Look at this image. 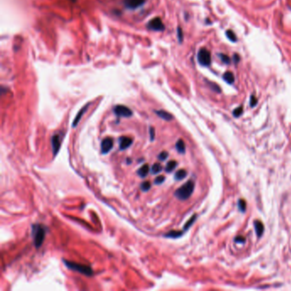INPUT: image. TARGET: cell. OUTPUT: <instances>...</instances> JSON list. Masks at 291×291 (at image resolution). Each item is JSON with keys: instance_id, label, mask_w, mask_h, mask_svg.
Here are the masks:
<instances>
[{"instance_id": "cell-1", "label": "cell", "mask_w": 291, "mask_h": 291, "mask_svg": "<svg viewBox=\"0 0 291 291\" xmlns=\"http://www.w3.org/2000/svg\"><path fill=\"white\" fill-rule=\"evenodd\" d=\"M47 228L41 224H35L32 226V235L33 237V243L36 248H40L45 238Z\"/></svg>"}, {"instance_id": "cell-2", "label": "cell", "mask_w": 291, "mask_h": 291, "mask_svg": "<svg viewBox=\"0 0 291 291\" xmlns=\"http://www.w3.org/2000/svg\"><path fill=\"white\" fill-rule=\"evenodd\" d=\"M194 189H195V183L193 182L192 180H189L188 182L185 183L184 184H183L182 186L179 187L178 190L175 191L174 196L179 200H187L192 195Z\"/></svg>"}, {"instance_id": "cell-3", "label": "cell", "mask_w": 291, "mask_h": 291, "mask_svg": "<svg viewBox=\"0 0 291 291\" xmlns=\"http://www.w3.org/2000/svg\"><path fill=\"white\" fill-rule=\"evenodd\" d=\"M62 261H63V263L65 264V265L68 268L73 270V271L78 272L79 273L83 274L85 276H87V277H91V276L93 275V271L91 268V266H89V265L79 264V263L73 262V261H66V260H63Z\"/></svg>"}, {"instance_id": "cell-4", "label": "cell", "mask_w": 291, "mask_h": 291, "mask_svg": "<svg viewBox=\"0 0 291 291\" xmlns=\"http://www.w3.org/2000/svg\"><path fill=\"white\" fill-rule=\"evenodd\" d=\"M197 59L201 65L209 66L211 64V53L207 49L202 48L198 51Z\"/></svg>"}, {"instance_id": "cell-5", "label": "cell", "mask_w": 291, "mask_h": 291, "mask_svg": "<svg viewBox=\"0 0 291 291\" xmlns=\"http://www.w3.org/2000/svg\"><path fill=\"white\" fill-rule=\"evenodd\" d=\"M147 28L149 30L152 31H158V32H161L165 29V26L164 24L161 22V18L156 17L150 20L147 24Z\"/></svg>"}, {"instance_id": "cell-6", "label": "cell", "mask_w": 291, "mask_h": 291, "mask_svg": "<svg viewBox=\"0 0 291 291\" xmlns=\"http://www.w3.org/2000/svg\"><path fill=\"white\" fill-rule=\"evenodd\" d=\"M114 113L119 117H130L132 115V111L124 105H117L114 108Z\"/></svg>"}, {"instance_id": "cell-7", "label": "cell", "mask_w": 291, "mask_h": 291, "mask_svg": "<svg viewBox=\"0 0 291 291\" xmlns=\"http://www.w3.org/2000/svg\"><path fill=\"white\" fill-rule=\"evenodd\" d=\"M114 145L113 139L111 138H104L101 143V151L103 155H106L112 149Z\"/></svg>"}, {"instance_id": "cell-8", "label": "cell", "mask_w": 291, "mask_h": 291, "mask_svg": "<svg viewBox=\"0 0 291 291\" xmlns=\"http://www.w3.org/2000/svg\"><path fill=\"white\" fill-rule=\"evenodd\" d=\"M123 3L127 9H135L142 6L145 3V0H123Z\"/></svg>"}, {"instance_id": "cell-9", "label": "cell", "mask_w": 291, "mask_h": 291, "mask_svg": "<svg viewBox=\"0 0 291 291\" xmlns=\"http://www.w3.org/2000/svg\"><path fill=\"white\" fill-rule=\"evenodd\" d=\"M51 145H52L53 155L57 156V154L58 153L60 147H61V136L60 135H53V137L51 138Z\"/></svg>"}, {"instance_id": "cell-10", "label": "cell", "mask_w": 291, "mask_h": 291, "mask_svg": "<svg viewBox=\"0 0 291 291\" xmlns=\"http://www.w3.org/2000/svg\"><path fill=\"white\" fill-rule=\"evenodd\" d=\"M132 143V139L128 137H121L119 139V144H120V149L124 150L128 147H130Z\"/></svg>"}, {"instance_id": "cell-11", "label": "cell", "mask_w": 291, "mask_h": 291, "mask_svg": "<svg viewBox=\"0 0 291 291\" xmlns=\"http://www.w3.org/2000/svg\"><path fill=\"white\" fill-rule=\"evenodd\" d=\"M88 107H89V104H86L85 107H83L82 109L79 110V112L78 113V114L76 115V117L74 118V122H73V124H72V126L73 127H75V126H77L78 125V123L80 121V119L82 117L83 115H84V114L86 112L87 109H88Z\"/></svg>"}, {"instance_id": "cell-12", "label": "cell", "mask_w": 291, "mask_h": 291, "mask_svg": "<svg viewBox=\"0 0 291 291\" xmlns=\"http://www.w3.org/2000/svg\"><path fill=\"white\" fill-rule=\"evenodd\" d=\"M155 112H156V114L159 117L163 119L164 121H169L174 119V116H173L171 114L168 113V112L165 111V110H156V111H155Z\"/></svg>"}, {"instance_id": "cell-13", "label": "cell", "mask_w": 291, "mask_h": 291, "mask_svg": "<svg viewBox=\"0 0 291 291\" xmlns=\"http://www.w3.org/2000/svg\"><path fill=\"white\" fill-rule=\"evenodd\" d=\"M254 228H255V232L258 237H261L263 232H264V226L260 220L254 221Z\"/></svg>"}, {"instance_id": "cell-14", "label": "cell", "mask_w": 291, "mask_h": 291, "mask_svg": "<svg viewBox=\"0 0 291 291\" xmlns=\"http://www.w3.org/2000/svg\"><path fill=\"white\" fill-rule=\"evenodd\" d=\"M149 173V167L148 164H144L143 166H142L140 168L138 171V176L140 178H144V177H146L148 174Z\"/></svg>"}, {"instance_id": "cell-15", "label": "cell", "mask_w": 291, "mask_h": 291, "mask_svg": "<svg viewBox=\"0 0 291 291\" xmlns=\"http://www.w3.org/2000/svg\"><path fill=\"white\" fill-rule=\"evenodd\" d=\"M183 235V231H178V230H171L169 232L166 233L164 235V237L167 238H178L180 237Z\"/></svg>"}, {"instance_id": "cell-16", "label": "cell", "mask_w": 291, "mask_h": 291, "mask_svg": "<svg viewBox=\"0 0 291 291\" xmlns=\"http://www.w3.org/2000/svg\"><path fill=\"white\" fill-rule=\"evenodd\" d=\"M177 165H178V164H177V161H168L165 167V171L167 173H171V172H173V171L176 168Z\"/></svg>"}, {"instance_id": "cell-17", "label": "cell", "mask_w": 291, "mask_h": 291, "mask_svg": "<svg viewBox=\"0 0 291 291\" xmlns=\"http://www.w3.org/2000/svg\"><path fill=\"white\" fill-rule=\"evenodd\" d=\"M176 149L178 150V153L180 154H184L185 153V144L184 142L182 139H179L178 142L176 143Z\"/></svg>"}, {"instance_id": "cell-18", "label": "cell", "mask_w": 291, "mask_h": 291, "mask_svg": "<svg viewBox=\"0 0 291 291\" xmlns=\"http://www.w3.org/2000/svg\"><path fill=\"white\" fill-rule=\"evenodd\" d=\"M223 79H224V80L226 81L228 84H232L235 80L234 74H232L231 72H226V73H225L224 75H223Z\"/></svg>"}, {"instance_id": "cell-19", "label": "cell", "mask_w": 291, "mask_h": 291, "mask_svg": "<svg viewBox=\"0 0 291 291\" xmlns=\"http://www.w3.org/2000/svg\"><path fill=\"white\" fill-rule=\"evenodd\" d=\"M186 175H187V172L185 171V170L180 169V170H178V172L175 174V175H174V178H175L176 180H178V181H179V180H182V179H184V178H185V177H186Z\"/></svg>"}, {"instance_id": "cell-20", "label": "cell", "mask_w": 291, "mask_h": 291, "mask_svg": "<svg viewBox=\"0 0 291 291\" xmlns=\"http://www.w3.org/2000/svg\"><path fill=\"white\" fill-rule=\"evenodd\" d=\"M163 169V167H162V166L160 164V163H155L154 165L151 167V174H160L161 171Z\"/></svg>"}, {"instance_id": "cell-21", "label": "cell", "mask_w": 291, "mask_h": 291, "mask_svg": "<svg viewBox=\"0 0 291 291\" xmlns=\"http://www.w3.org/2000/svg\"><path fill=\"white\" fill-rule=\"evenodd\" d=\"M196 217H197V215H196V214H194V215H193V216H192V217H191V219H189V220L186 222V224L184 225V229H183V230H188V229H189V228H190V227H191V226L193 225V223L196 221Z\"/></svg>"}, {"instance_id": "cell-22", "label": "cell", "mask_w": 291, "mask_h": 291, "mask_svg": "<svg viewBox=\"0 0 291 291\" xmlns=\"http://www.w3.org/2000/svg\"><path fill=\"white\" fill-rule=\"evenodd\" d=\"M141 190L144 192H146V191H148L149 189H150V187H151V184H150V183L149 182V181H145V182H143L141 184Z\"/></svg>"}, {"instance_id": "cell-23", "label": "cell", "mask_w": 291, "mask_h": 291, "mask_svg": "<svg viewBox=\"0 0 291 291\" xmlns=\"http://www.w3.org/2000/svg\"><path fill=\"white\" fill-rule=\"evenodd\" d=\"M226 35H227L228 39H230V41H232V42H236V41H237V37H236L235 33L231 30L226 31Z\"/></svg>"}, {"instance_id": "cell-24", "label": "cell", "mask_w": 291, "mask_h": 291, "mask_svg": "<svg viewBox=\"0 0 291 291\" xmlns=\"http://www.w3.org/2000/svg\"><path fill=\"white\" fill-rule=\"evenodd\" d=\"M243 111H244L243 106H240V107H238V108H237L236 109H234V111H233V115H234L235 117H239V116L243 114Z\"/></svg>"}, {"instance_id": "cell-25", "label": "cell", "mask_w": 291, "mask_h": 291, "mask_svg": "<svg viewBox=\"0 0 291 291\" xmlns=\"http://www.w3.org/2000/svg\"><path fill=\"white\" fill-rule=\"evenodd\" d=\"M238 208L241 212H245L246 210V202L244 200L238 201Z\"/></svg>"}, {"instance_id": "cell-26", "label": "cell", "mask_w": 291, "mask_h": 291, "mask_svg": "<svg viewBox=\"0 0 291 291\" xmlns=\"http://www.w3.org/2000/svg\"><path fill=\"white\" fill-rule=\"evenodd\" d=\"M219 58L221 59L223 62H225V63H226V64H229V63H230V59L229 58V57H227L226 55H224V54H219Z\"/></svg>"}, {"instance_id": "cell-27", "label": "cell", "mask_w": 291, "mask_h": 291, "mask_svg": "<svg viewBox=\"0 0 291 291\" xmlns=\"http://www.w3.org/2000/svg\"><path fill=\"white\" fill-rule=\"evenodd\" d=\"M167 157H168V153L167 152V151H162V152L159 154L158 159H159L160 161H165V160H167Z\"/></svg>"}, {"instance_id": "cell-28", "label": "cell", "mask_w": 291, "mask_h": 291, "mask_svg": "<svg viewBox=\"0 0 291 291\" xmlns=\"http://www.w3.org/2000/svg\"><path fill=\"white\" fill-rule=\"evenodd\" d=\"M164 181H165V177L161 175V176H158V177L155 179V184H161Z\"/></svg>"}, {"instance_id": "cell-29", "label": "cell", "mask_w": 291, "mask_h": 291, "mask_svg": "<svg viewBox=\"0 0 291 291\" xmlns=\"http://www.w3.org/2000/svg\"><path fill=\"white\" fill-rule=\"evenodd\" d=\"M149 138H150L151 141H153L155 138V128L154 127H149Z\"/></svg>"}, {"instance_id": "cell-30", "label": "cell", "mask_w": 291, "mask_h": 291, "mask_svg": "<svg viewBox=\"0 0 291 291\" xmlns=\"http://www.w3.org/2000/svg\"><path fill=\"white\" fill-rule=\"evenodd\" d=\"M256 104H257L256 97H254V96H251V97H250V106H251V107H254Z\"/></svg>"}, {"instance_id": "cell-31", "label": "cell", "mask_w": 291, "mask_h": 291, "mask_svg": "<svg viewBox=\"0 0 291 291\" xmlns=\"http://www.w3.org/2000/svg\"><path fill=\"white\" fill-rule=\"evenodd\" d=\"M209 86H211V88L213 89V91H217V92H220V89H219V87L216 84H212V83H209Z\"/></svg>"}, {"instance_id": "cell-32", "label": "cell", "mask_w": 291, "mask_h": 291, "mask_svg": "<svg viewBox=\"0 0 291 291\" xmlns=\"http://www.w3.org/2000/svg\"><path fill=\"white\" fill-rule=\"evenodd\" d=\"M235 242H236V243H238V244H244V242H245V238L243 237H241V236H239V237H237V238L235 239Z\"/></svg>"}, {"instance_id": "cell-33", "label": "cell", "mask_w": 291, "mask_h": 291, "mask_svg": "<svg viewBox=\"0 0 291 291\" xmlns=\"http://www.w3.org/2000/svg\"><path fill=\"white\" fill-rule=\"evenodd\" d=\"M178 40H179L180 42H182L183 33H182V29H181L180 27H178Z\"/></svg>"}, {"instance_id": "cell-34", "label": "cell", "mask_w": 291, "mask_h": 291, "mask_svg": "<svg viewBox=\"0 0 291 291\" xmlns=\"http://www.w3.org/2000/svg\"><path fill=\"white\" fill-rule=\"evenodd\" d=\"M234 60L237 61H237H239V60H240V59H239V57L237 56V55H234Z\"/></svg>"}, {"instance_id": "cell-35", "label": "cell", "mask_w": 291, "mask_h": 291, "mask_svg": "<svg viewBox=\"0 0 291 291\" xmlns=\"http://www.w3.org/2000/svg\"><path fill=\"white\" fill-rule=\"evenodd\" d=\"M72 1H73V2H75V1H76V0H72Z\"/></svg>"}]
</instances>
